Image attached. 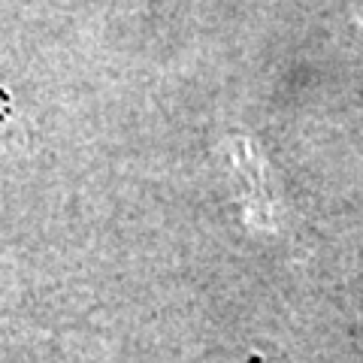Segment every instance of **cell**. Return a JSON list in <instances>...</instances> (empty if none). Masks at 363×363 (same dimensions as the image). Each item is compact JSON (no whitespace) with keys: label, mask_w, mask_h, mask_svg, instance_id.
Listing matches in <instances>:
<instances>
[{"label":"cell","mask_w":363,"mask_h":363,"mask_svg":"<svg viewBox=\"0 0 363 363\" xmlns=\"http://www.w3.org/2000/svg\"><path fill=\"white\" fill-rule=\"evenodd\" d=\"M360 30H363V18H360Z\"/></svg>","instance_id":"obj_1"}]
</instances>
